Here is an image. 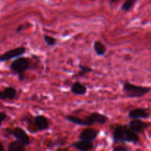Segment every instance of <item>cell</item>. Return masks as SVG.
<instances>
[{"label": "cell", "mask_w": 151, "mask_h": 151, "mask_svg": "<svg viewBox=\"0 0 151 151\" xmlns=\"http://www.w3.org/2000/svg\"><path fill=\"white\" fill-rule=\"evenodd\" d=\"M112 138L114 142L137 143L139 141L138 134L131 131L128 125H115Z\"/></svg>", "instance_id": "1"}, {"label": "cell", "mask_w": 151, "mask_h": 151, "mask_svg": "<svg viewBox=\"0 0 151 151\" xmlns=\"http://www.w3.org/2000/svg\"><path fill=\"white\" fill-rule=\"evenodd\" d=\"M65 119L68 122L75 124V125H83V126H90V125H94L95 123L104 125L108 122L109 118L106 115L94 112V113L91 114L89 116H86L83 119H81L78 116H73V115H68V116H65Z\"/></svg>", "instance_id": "2"}, {"label": "cell", "mask_w": 151, "mask_h": 151, "mask_svg": "<svg viewBox=\"0 0 151 151\" xmlns=\"http://www.w3.org/2000/svg\"><path fill=\"white\" fill-rule=\"evenodd\" d=\"M29 68H30V62L29 58L24 57H20L15 59L10 65L11 71L19 75V79L21 81L24 80L25 72Z\"/></svg>", "instance_id": "3"}, {"label": "cell", "mask_w": 151, "mask_h": 151, "mask_svg": "<svg viewBox=\"0 0 151 151\" xmlns=\"http://www.w3.org/2000/svg\"><path fill=\"white\" fill-rule=\"evenodd\" d=\"M123 91L125 96L129 98H137L147 94L151 91V87L136 86L127 82L123 84Z\"/></svg>", "instance_id": "4"}, {"label": "cell", "mask_w": 151, "mask_h": 151, "mask_svg": "<svg viewBox=\"0 0 151 151\" xmlns=\"http://www.w3.org/2000/svg\"><path fill=\"white\" fill-rule=\"evenodd\" d=\"M5 131L9 134H11L13 137L16 139L17 141L22 143L24 146L29 145L30 144V139L23 128H20V127H16L12 130L5 129Z\"/></svg>", "instance_id": "5"}, {"label": "cell", "mask_w": 151, "mask_h": 151, "mask_svg": "<svg viewBox=\"0 0 151 151\" xmlns=\"http://www.w3.org/2000/svg\"><path fill=\"white\" fill-rule=\"evenodd\" d=\"M26 52V48L24 47H19L6 52L0 56V61L4 62L13 58H18L23 55Z\"/></svg>", "instance_id": "6"}, {"label": "cell", "mask_w": 151, "mask_h": 151, "mask_svg": "<svg viewBox=\"0 0 151 151\" xmlns=\"http://www.w3.org/2000/svg\"><path fill=\"white\" fill-rule=\"evenodd\" d=\"M33 125L36 131H47L50 127V122L46 116L42 115H37L33 119Z\"/></svg>", "instance_id": "7"}, {"label": "cell", "mask_w": 151, "mask_h": 151, "mask_svg": "<svg viewBox=\"0 0 151 151\" xmlns=\"http://www.w3.org/2000/svg\"><path fill=\"white\" fill-rule=\"evenodd\" d=\"M149 126H150V124L143 122L141 119H133L129 122V125H128L130 129L137 134L142 133L143 131L147 130Z\"/></svg>", "instance_id": "8"}, {"label": "cell", "mask_w": 151, "mask_h": 151, "mask_svg": "<svg viewBox=\"0 0 151 151\" xmlns=\"http://www.w3.org/2000/svg\"><path fill=\"white\" fill-rule=\"evenodd\" d=\"M98 134L99 131H97V130L93 129V128H85L80 134L79 139L80 140H82V141L91 142H92V141H94L97 138Z\"/></svg>", "instance_id": "9"}, {"label": "cell", "mask_w": 151, "mask_h": 151, "mask_svg": "<svg viewBox=\"0 0 151 151\" xmlns=\"http://www.w3.org/2000/svg\"><path fill=\"white\" fill-rule=\"evenodd\" d=\"M130 118L132 119H147L150 114L144 109H141V108H138V109H135L131 110L129 112L128 114Z\"/></svg>", "instance_id": "10"}, {"label": "cell", "mask_w": 151, "mask_h": 151, "mask_svg": "<svg viewBox=\"0 0 151 151\" xmlns=\"http://www.w3.org/2000/svg\"><path fill=\"white\" fill-rule=\"evenodd\" d=\"M72 146L80 151H90L94 147V145L91 142L82 141V140L74 142Z\"/></svg>", "instance_id": "11"}, {"label": "cell", "mask_w": 151, "mask_h": 151, "mask_svg": "<svg viewBox=\"0 0 151 151\" xmlns=\"http://www.w3.org/2000/svg\"><path fill=\"white\" fill-rule=\"evenodd\" d=\"M71 92L75 95H84L87 92V88L80 82L77 81L72 83L71 86Z\"/></svg>", "instance_id": "12"}, {"label": "cell", "mask_w": 151, "mask_h": 151, "mask_svg": "<svg viewBox=\"0 0 151 151\" xmlns=\"http://www.w3.org/2000/svg\"><path fill=\"white\" fill-rule=\"evenodd\" d=\"M94 50L98 56H104L106 55L107 48L106 46L100 41H96L94 43Z\"/></svg>", "instance_id": "13"}, {"label": "cell", "mask_w": 151, "mask_h": 151, "mask_svg": "<svg viewBox=\"0 0 151 151\" xmlns=\"http://www.w3.org/2000/svg\"><path fill=\"white\" fill-rule=\"evenodd\" d=\"M3 94H4V97L5 98V100L9 99V100H13L17 96V91L16 90V88H13L12 86L6 87L4 88V89L2 91Z\"/></svg>", "instance_id": "14"}, {"label": "cell", "mask_w": 151, "mask_h": 151, "mask_svg": "<svg viewBox=\"0 0 151 151\" xmlns=\"http://www.w3.org/2000/svg\"><path fill=\"white\" fill-rule=\"evenodd\" d=\"M8 151H25V146L22 143L16 140L9 145Z\"/></svg>", "instance_id": "15"}, {"label": "cell", "mask_w": 151, "mask_h": 151, "mask_svg": "<svg viewBox=\"0 0 151 151\" xmlns=\"http://www.w3.org/2000/svg\"><path fill=\"white\" fill-rule=\"evenodd\" d=\"M79 69L80 71L78 73H77L76 75H75L73 76V78H79V77H83L86 75L87 73H91L93 72V69L91 68H90L88 66H84V65L80 64L79 65Z\"/></svg>", "instance_id": "16"}, {"label": "cell", "mask_w": 151, "mask_h": 151, "mask_svg": "<svg viewBox=\"0 0 151 151\" xmlns=\"http://www.w3.org/2000/svg\"><path fill=\"white\" fill-rule=\"evenodd\" d=\"M137 3L136 0H127L125 2L122 4V10L124 11H129L131 9H132L134 7V6L135 5V4Z\"/></svg>", "instance_id": "17"}, {"label": "cell", "mask_w": 151, "mask_h": 151, "mask_svg": "<svg viewBox=\"0 0 151 151\" xmlns=\"http://www.w3.org/2000/svg\"><path fill=\"white\" fill-rule=\"evenodd\" d=\"M44 39L46 44L50 47H54L57 44V40L52 36H50L49 35H44Z\"/></svg>", "instance_id": "18"}, {"label": "cell", "mask_w": 151, "mask_h": 151, "mask_svg": "<svg viewBox=\"0 0 151 151\" xmlns=\"http://www.w3.org/2000/svg\"><path fill=\"white\" fill-rule=\"evenodd\" d=\"M27 27V24H20L17 28H16V32H17V33H19V32H22V30H24V29H26Z\"/></svg>", "instance_id": "19"}, {"label": "cell", "mask_w": 151, "mask_h": 151, "mask_svg": "<svg viewBox=\"0 0 151 151\" xmlns=\"http://www.w3.org/2000/svg\"><path fill=\"white\" fill-rule=\"evenodd\" d=\"M6 118H7L6 114L4 113V112H0V125H1V123L5 120Z\"/></svg>", "instance_id": "20"}, {"label": "cell", "mask_w": 151, "mask_h": 151, "mask_svg": "<svg viewBox=\"0 0 151 151\" xmlns=\"http://www.w3.org/2000/svg\"><path fill=\"white\" fill-rule=\"evenodd\" d=\"M113 151H128L126 147L123 146H116L113 149Z\"/></svg>", "instance_id": "21"}, {"label": "cell", "mask_w": 151, "mask_h": 151, "mask_svg": "<svg viewBox=\"0 0 151 151\" xmlns=\"http://www.w3.org/2000/svg\"><path fill=\"white\" fill-rule=\"evenodd\" d=\"M0 100H5V98H4V94H3L2 91H0Z\"/></svg>", "instance_id": "22"}, {"label": "cell", "mask_w": 151, "mask_h": 151, "mask_svg": "<svg viewBox=\"0 0 151 151\" xmlns=\"http://www.w3.org/2000/svg\"><path fill=\"white\" fill-rule=\"evenodd\" d=\"M0 151H4V146H3V145L1 142H0Z\"/></svg>", "instance_id": "23"}, {"label": "cell", "mask_w": 151, "mask_h": 151, "mask_svg": "<svg viewBox=\"0 0 151 151\" xmlns=\"http://www.w3.org/2000/svg\"><path fill=\"white\" fill-rule=\"evenodd\" d=\"M1 103H0V107H1Z\"/></svg>", "instance_id": "24"}]
</instances>
